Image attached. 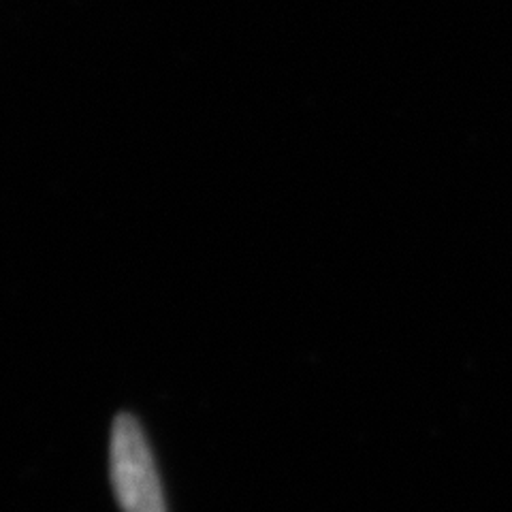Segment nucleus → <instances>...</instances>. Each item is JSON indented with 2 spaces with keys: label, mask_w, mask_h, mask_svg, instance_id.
Here are the masks:
<instances>
[{
  "label": "nucleus",
  "mask_w": 512,
  "mask_h": 512,
  "mask_svg": "<svg viewBox=\"0 0 512 512\" xmlns=\"http://www.w3.org/2000/svg\"><path fill=\"white\" fill-rule=\"evenodd\" d=\"M109 476L122 512H167L146 434L131 414H118L109 440Z\"/></svg>",
  "instance_id": "f257e3e1"
}]
</instances>
